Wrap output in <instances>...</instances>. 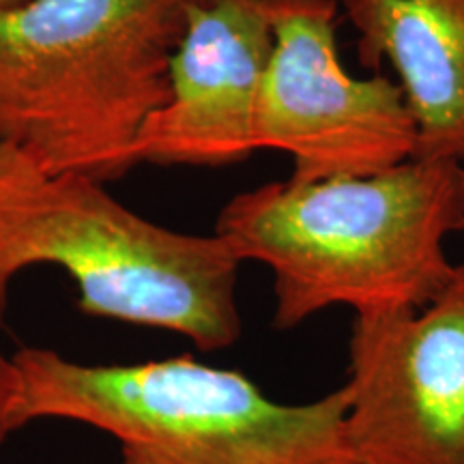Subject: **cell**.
Returning a JSON list of instances; mask_svg holds the SVG:
<instances>
[{"instance_id": "obj_5", "label": "cell", "mask_w": 464, "mask_h": 464, "mask_svg": "<svg viewBox=\"0 0 464 464\" xmlns=\"http://www.w3.org/2000/svg\"><path fill=\"white\" fill-rule=\"evenodd\" d=\"M265 5L274 48L258 95V150L286 153L299 183L370 177L413 160L417 125L400 84L342 67L338 0Z\"/></svg>"}, {"instance_id": "obj_7", "label": "cell", "mask_w": 464, "mask_h": 464, "mask_svg": "<svg viewBox=\"0 0 464 464\" xmlns=\"http://www.w3.org/2000/svg\"><path fill=\"white\" fill-rule=\"evenodd\" d=\"M271 48L265 0H189L168 67V97L138 131L136 164L219 168L256 153Z\"/></svg>"}, {"instance_id": "obj_3", "label": "cell", "mask_w": 464, "mask_h": 464, "mask_svg": "<svg viewBox=\"0 0 464 464\" xmlns=\"http://www.w3.org/2000/svg\"><path fill=\"white\" fill-rule=\"evenodd\" d=\"M34 265L65 269L84 314L174 332L202 353L241 338V260L216 232L168 230L97 179L48 174L0 140V316L14 277Z\"/></svg>"}, {"instance_id": "obj_4", "label": "cell", "mask_w": 464, "mask_h": 464, "mask_svg": "<svg viewBox=\"0 0 464 464\" xmlns=\"http://www.w3.org/2000/svg\"><path fill=\"white\" fill-rule=\"evenodd\" d=\"M14 362L24 426L48 417L86 423L119 443V464H357L344 387L284 404L243 372L189 355L89 365L26 346Z\"/></svg>"}, {"instance_id": "obj_6", "label": "cell", "mask_w": 464, "mask_h": 464, "mask_svg": "<svg viewBox=\"0 0 464 464\" xmlns=\"http://www.w3.org/2000/svg\"><path fill=\"white\" fill-rule=\"evenodd\" d=\"M342 387L357 464H464V265L420 310L355 314Z\"/></svg>"}, {"instance_id": "obj_2", "label": "cell", "mask_w": 464, "mask_h": 464, "mask_svg": "<svg viewBox=\"0 0 464 464\" xmlns=\"http://www.w3.org/2000/svg\"><path fill=\"white\" fill-rule=\"evenodd\" d=\"M189 0H20L0 7V140L39 170L106 181L136 166L168 97Z\"/></svg>"}, {"instance_id": "obj_10", "label": "cell", "mask_w": 464, "mask_h": 464, "mask_svg": "<svg viewBox=\"0 0 464 464\" xmlns=\"http://www.w3.org/2000/svg\"><path fill=\"white\" fill-rule=\"evenodd\" d=\"M20 3V0H0V7H9V5Z\"/></svg>"}, {"instance_id": "obj_8", "label": "cell", "mask_w": 464, "mask_h": 464, "mask_svg": "<svg viewBox=\"0 0 464 464\" xmlns=\"http://www.w3.org/2000/svg\"><path fill=\"white\" fill-rule=\"evenodd\" d=\"M357 56L390 61L417 125L415 160L464 166V0H338Z\"/></svg>"}, {"instance_id": "obj_9", "label": "cell", "mask_w": 464, "mask_h": 464, "mask_svg": "<svg viewBox=\"0 0 464 464\" xmlns=\"http://www.w3.org/2000/svg\"><path fill=\"white\" fill-rule=\"evenodd\" d=\"M20 396H22V382L14 355L0 348V445L11 432L24 428L20 415Z\"/></svg>"}, {"instance_id": "obj_1", "label": "cell", "mask_w": 464, "mask_h": 464, "mask_svg": "<svg viewBox=\"0 0 464 464\" xmlns=\"http://www.w3.org/2000/svg\"><path fill=\"white\" fill-rule=\"evenodd\" d=\"M464 228V166L409 160L370 177L266 183L235 196L216 235L274 276V327L346 305L420 310L456 265L445 239Z\"/></svg>"}]
</instances>
